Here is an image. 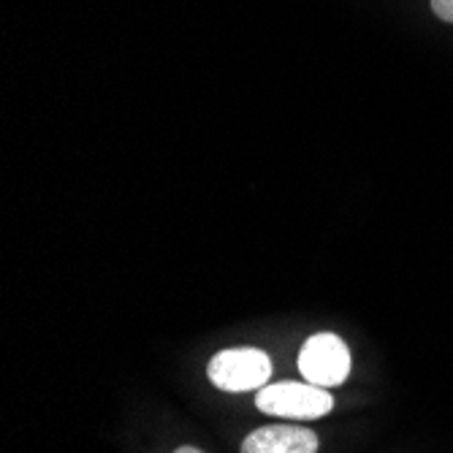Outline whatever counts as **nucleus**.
<instances>
[{
    "label": "nucleus",
    "instance_id": "20e7f679",
    "mask_svg": "<svg viewBox=\"0 0 453 453\" xmlns=\"http://www.w3.org/2000/svg\"><path fill=\"white\" fill-rule=\"evenodd\" d=\"M242 453H318V434L307 426H264L247 434Z\"/></svg>",
    "mask_w": 453,
    "mask_h": 453
},
{
    "label": "nucleus",
    "instance_id": "f03ea898",
    "mask_svg": "<svg viewBox=\"0 0 453 453\" xmlns=\"http://www.w3.org/2000/svg\"><path fill=\"white\" fill-rule=\"evenodd\" d=\"M207 375L220 391L242 394L261 388L272 375V361L258 348H228L212 356Z\"/></svg>",
    "mask_w": 453,
    "mask_h": 453
},
{
    "label": "nucleus",
    "instance_id": "39448f33",
    "mask_svg": "<svg viewBox=\"0 0 453 453\" xmlns=\"http://www.w3.org/2000/svg\"><path fill=\"white\" fill-rule=\"evenodd\" d=\"M432 12L445 19V22H453V0H432Z\"/></svg>",
    "mask_w": 453,
    "mask_h": 453
},
{
    "label": "nucleus",
    "instance_id": "7ed1b4c3",
    "mask_svg": "<svg viewBox=\"0 0 453 453\" xmlns=\"http://www.w3.org/2000/svg\"><path fill=\"white\" fill-rule=\"evenodd\" d=\"M299 372L320 388L340 386L350 375V350L337 334H312L299 350Z\"/></svg>",
    "mask_w": 453,
    "mask_h": 453
},
{
    "label": "nucleus",
    "instance_id": "f257e3e1",
    "mask_svg": "<svg viewBox=\"0 0 453 453\" xmlns=\"http://www.w3.org/2000/svg\"><path fill=\"white\" fill-rule=\"evenodd\" d=\"M256 404L261 413L274 418L315 421L326 413H332L334 399L326 388L312 383H274L258 391Z\"/></svg>",
    "mask_w": 453,
    "mask_h": 453
},
{
    "label": "nucleus",
    "instance_id": "423d86ee",
    "mask_svg": "<svg viewBox=\"0 0 453 453\" xmlns=\"http://www.w3.org/2000/svg\"><path fill=\"white\" fill-rule=\"evenodd\" d=\"M174 453H203V450H198V448H193V445H182V448H177Z\"/></svg>",
    "mask_w": 453,
    "mask_h": 453
}]
</instances>
